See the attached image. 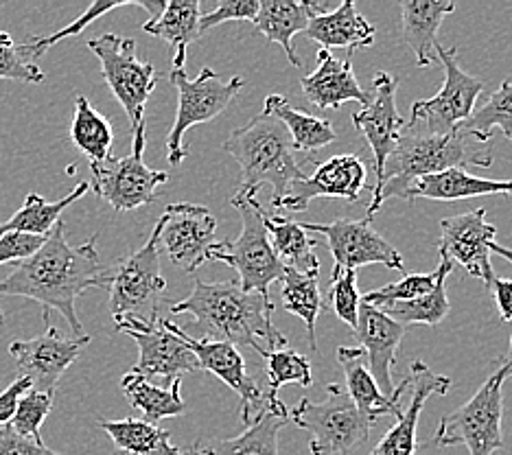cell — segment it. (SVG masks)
<instances>
[{
    "mask_svg": "<svg viewBox=\"0 0 512 455\" xmlns=\"http://www.w3.org/2000/svg\"><path fill=\"white\" fill-rule=\"evenodd\" d=\"M97 237L73 248L66 241L64 221L53 228L42 248L29 259L16 263L14 272L0 280V296L29 298L42 305V320L57 311L68 322L73 337L84 335L75 302L92 287H110V270L97 252Z\"/></svg>",
    "mask_w": 512,
    "mask_h": 455,
    "instance_id": "6da1fadb",
    "label": "cell"
},
{
    "mask_svg": "<svg viewBox=\"0 0 512 455\" xmlns=\"http://www.w3.org/2000/svg\"><path fill=\"white\" fill-rule=\"evenodd\" d=\"M169 309L171 315H191L202 340L250 346L261 357L287 348V337L272 322V300L243 291L237 280L206 283L195 278L191 296L171 302Z\"/></svg>",
    "mask_w": 512,
    "mask_h": 455,
    "instance_id": "7a4b0ae2",
    "label": "cell"
},
{
    "mask_svg": "<svg viewBox=\"0 0 512 455\" xmlns=\"http://www.w3.org/2000/svg\"><path fill=\"white\" fill-rule=\"evenodd\" d=\"M491 165V143H484V140L464 130L462 125L447 134H432L405 123L399 143L386 162L379 191L372 193L366 217H375L390 197L405 200L410 186L418 178H425V175L464 167L488 169Z\"/></svg>",
    "mask_w": 512,
    "mask_h": 455,
    "instance_id": "3957f363",
    "label": "cell"
},
{
    "mask_svg": "<svg viewBox=\"0 0 512 455\" xmlns=\"http://www.w3.org/2000/svg\"><path fill=\"white\" fill-rule=\"evenodd\" d=\"M224 151L241 167V184L232 200H254L261 186H270L274 206L289 193V186L305 178L292 138L283 123L267 112L256 114L232 132L224 143Z\"/></svg>",
    "mask_w": 512,
    "mask_h": 455,
    "instance_id": "277c9868",
    "label": "cell"
},
{
    "mask_svg": "<svg viewBox=\"0 0 512 455\" xmlns=\"http://www.w3.org/2000/svg\"><path fill=\"white\" fill-rule=\"evenodd\" d=\"M160 230L162 219L141 250L119 261L110 270V313L114 322L138 320L156 322L167 280L160 272Z\"/></svg>",
    "mask_w": 512,
    "mask_h": 455,
    "instance_id": "5b68a950",
    "label": "cell"
},
{
    "mask_svg": "<svg viewBox=\"0 0 512 455\" xmlns=\"http://www.w3.org/2000/svg\"><path fill=\"white\" fill-rule=\"evenodd\" d=\"M241 213L243 230L237 241L215 245L211 261L226 263L239 274L237 283L243 291H254L270 298V287L281 280L285 265L278 259L265 230V210L254 200H230Z\"/></svg>",
    "mask_w": 512,
    "mask_h": 455,
    "instance_id": "8992f818",
    "label": "cell"
},
{
    "mask_svg": "<svg viewBox=\"0 0 512 455\" xmlns=\"http://www.w3.org/2000/svg\"><path fill=\"white\" fill-rule=\"evenodd\" d=\"M292 420L311 436V455H353L372 431V425L359 414L351 396L337 383L327 385V399L320 403L302 399L294 407Z\"/></svg>",
    "mask_w": 512,
    "mask_h": 455,
    "instance_id": "52a82bcc",
    "label": "cell"
},
{
    "mask_svg": "<svg viewBox=\"0 0 512 455\" xmlns=\"http://www.w3.org/2000/svg\"><path fill=\"white\" fill-rule=\"evenodd\" d=\"M504 381L502 372L495 370L460 410L442 418L432 440L434 447L464 445L469 455H493L504 449Z\"/></svg>",
    "mask_w": 512,
    "mask_h": 455,
    "instance_id": "ba28073f",
    "label": "cell"
},
{
    "mask_svg": "<svg viewBox=\"0 0 512 455\" xmlns=\"http://www.w3.org/2000/svg\"><path fill=\"white\" fill-rule=\"evenodd\" d=\"M169 81L178 90V112L167 136V158L173 167L186 158L184 134L193 125L213 121L237 99L246 86L243 77L221 79L213 68L204 66L197 79L186 77L184 70H171Z\"/></svg>",
    "mask_w": 512,
    "mask_h": 455,
    "instance_id": "9c48e42d",
    "label": "cell"
},
{
    "mask_svg": "<svg viewBox=\"0 0 512 455\" xmlns=\"http://www.w3.org/2000/svg\"><path fill=\"white\" fill-rule=\"evenodd\" d=\"M88 49L101 62V73L112 95L123 105L132 132L145 125V105L156 90L158 75L149 62H141L136 55V40L106 33L88 40Z\"/></svg>",
    "mask_w": 512,
    "mask_h": 455,
    "instance_id": "30bf717a",
    "label": "cell"
},
{
    "mask_svg": "<svg viewBox=\"0 0 512 455\" xmlns=\"http://www.w3.org/2000/svg\"><path fill=\"white\" fill-rule=\"evenodd\" d=\"M132 134L130 156L90 165V189L119 213L149 206L158 197V186L169 180V173L154 171L145 165V125Z\"/></svg>",
    "mask_w": 512,
    "mask_h": 455,
    "instance_id": "8fae6325",
    "label": "cell"
},
{
    "mask_svg": "<svg viewBox=\"0 0 512 455\" xmlns=\"http://www.w3.org/2000/svg\"><path fill=\"white\" fill-rule=\"evenodd\" d=\"M436 60L445 68V84L438 95L427 101H414L407 125L432 134H447L469 119L475 110L477 97L482 95L484 84L480 79L464 73L458 64V49L436 46Z\"/></svg>",
    "mask_w": 512,
    "mask_h": 455,
    "instance_id": "7c38bea8",
    "label": "cell"
},
{
    "mask_svg": "<svg viewBox=\"0 0 512 455\" xmlns=\"http://www.w3.org/2000/svg\"><path fill=\"white\" fill-rule=\"evenodd\" d=\"M305 230L327 239L333 256V272H357L359 267L381 263L394 272H403L401 252L372 228V219H337L333 224H300Z\"/></svg>",
    "mask_w": 512,
    "mask_h": 455,
    "instance_id": "4fadbf2b",
    "label": "cell"
},
{
    "mask_svg": "<svg viewBox=\"0 0 512 455\" xmlns=\"http://www.w3.org/2000/svg\"><path fill=\"white\" fill-rule=\"evenodd\" d=\"M162 230L158 245L167 252L171 263L184 272L211 263L215 250L217 219L200 204H171L160 215Z\"/></svg>",
    "mask_w": 512,
    "mask_h": 455,
    "instance_id": "5bb4252c",
    "label": "cell"
},
{
    "mask_svg": "<svg viewBox=\"0 0 512 455\" xmlns=\"http://www.w3.org/2000/svg\"><path fill=\"white\" fill-rule=\"evenodd\" d=\"M116 331L130 335L138 344V350H141L138 364L132 370L138 377L147 381L162 379L171 385L173 381L189 375V372L200 370L191 348L169 329L165 320H123L116 324Z\"/></svg>",
    "mask_w": 512,
    "mask_h": 455,
    "instance_id": "9a60e30c",
    "label": "cell"
},
{
    "mask_svg": "<svg viewBox=\"0 0 512 455\" xmlns=\"http://www.w3.org/2000/svg\"><path fill=\"white\" fill-rule=\"evenodd\" d=\"M90 344L88 335L62 337L60 331L46 324V333L25 342H11L9 353L16 359L18 375L31 381L36 392L55 394L57 383L71 368L84 346Z\"/></svg>",
    "mask_w": 512,
    "mask_h": 455,
    "instance_id": "2e32d148",
    "label": "cell"
},
{
    "mask_svg": "<svg viewBox=\"0 0 512 455\" xmlns=\"http://www.w3.org/2000/svg\"><path fill=\"white\" fill-rule=\"evenodd\" d=\"M165 324L191 348L200 370L211 372V375H215L221 383H226L230 390H235L239 394L241 418L243 423L248 425L265 407L267 392H263L246 372V359H243L237 346L221 340H202V337H193L171 320H165Z\"/></svg>",
    "mask_w": 512,
    "mask_h": 455,
    "instance_id": "e0dca14e",
    "label": "cell"
},
{
    "mask_svg": "<svg viewBox=\"0 0 512 455\" xmlns=\"http://www.w3.org/2000/svg\"><path fill=\"white\" fill-rule=\"evenodd\" d=\"M495 237L497 228L486 221V208H475L440 221L438 252L447 254L451 261H458L471 276L491 289L495 278L491 245Z\"/></svg>",
    "mask_w": 512,
    "mask_h": 455,
    "instance_id": "ac0fdd59",
    "label": "cell"
},
{
    "mask_svg": "<svg viewBox=\"0 0 512 455\" xmlns=\"http://www.w3.org/2000/svg\"><path fill=\"white\" fill-rule=\"evenodd\" d=\"M397 88V77L379 70L375 79H372L375 97L370 99V103L362 112L353 114L355 130L362 132L368 147L372 149V158H375L377 184L372 193L379 191V186L383 182V171H386V162L392 156L394 147H397L405 127L403 116L397 110Z\"/></svg>",
    "mask_w": 512,
    "mask_h": 455,
    "instance_id": "d6986e66",
    "label": "cell"
},
{
    "mask_svg": "<svg viewBox=\"0 0 512 455\" xmlns=\"http://www.w3.org/2000/svg\"><path fill=\"white\" fill-rule=\"evenodd\" d=\"M366 162L353 156L342 154L333 156L316 167V173L309 178H300L289 186V193L281 202L274 204L276 210H289V213H302L318 197H335V200L357 202L366 189Z\"/></svg>",
    "mask_w": 512,
    "mask_h": 455,
    "instance_id": "ffe728a7",
    "label": "cell"
},
{
    "mask_svg": "<svg viewBox=\"0 0 512 455\" xmlns=\"http://www.w3.org/2000/svg\"><path fill=\"white\" fill-rule=\"evenodd\" d=\"M403 390L407 394V403L401 405V416L394 427L386 431L379 445L370 451V455H416L418 451V420L429 396H445L451 390V379L434 375L425 361H414L410 375L403 377Z\"/></svg>",
    "mask_w": 512,
    "mask_h": 455,
    "instance_id": "44dd1931",
    "label": "cell"
},
{
    "mask_svg": "<svg viewBox=\"0 0 512 455\" xmlns=\"http://www.w3.org/2000/svg\"><path fill=\"white\" fill-rule=\"evenodd\" d=\"M359 348L364 350L368 359L370 375L375 377L381 392L386 396H394L397 385L392 379V368L397 364V353L405 337V326L388 318L386 313L366 305H359V322L353 331Z\"/></svg>",
    "mask_w": 512,
    "mask_h": 455,
    "instance_id": "7402d4cb",
    "label": "cell"
},
{
    "mask_svg": "<svg viewBox=\"0 0 512 455\" xmlns=\"http://www.w3.org/2000/svg\"><path fill=\"white\" fill-rule=\"evenodd\" d=\"M316 60V70L300 79L302 95L311 105L320 110H337L348 101H357L366 108L372 97L359 86L353 70V55H348L346 60H337L331 51L320 49Z\"/></svg>",
    "mask_w": 512,
    "mask_h": 455,
    "instance_id": "603a6c76",
    "label": "cell"
},
{
    "mask_svg": "<svg viewBox=\"0 0 512 455\" xmlns=\"http://www.w3.org/2000/svg\"><path fill=\"white\" fill-rule=\"evenodd\" d=\"M335 359L344 370L346 394L351 396V401L355 403L359 414H362L372 427H375V423L381 416H394V418L401 416L403 385H397L394 396L383 394L375 377L370 375L368 359L362 348H348V346L337 348Z\"/></svg>",
    "mask_w": 512,
    "mask_h": 455,
    "instance_id": "cb8c5ba5",
    "label": "cell"
},
{
    "mask_svg": "<svg viewBox=\"0 0 512 455\" xmlns=\"http://www.w3.org/2000/svg\"><path fill=\"white\" fill-rule=\"evenodd\" d=\"M375 33V27L359 14L353 0H346L329 14L311 18L307 29L302 31L305 38L318 42L322 49L331 51L337 46V49H348V55L375 44Z\"/></svg>",
    "mask_w": 512,
    "mask_h": 455,
    "instance_id": "d4e9b609",
    "label": "cell"
},
{
    "mask_svg": "<svg viewBox=\"0 0 512 455\" xmlns=\"http://www.w3.org/2000/svg\"><path fill=\"white\" fill-rule=\"evenodd\" d=\"M484 195H512V180H486L464 169H449L418 178L407 191L405 200L410 204L414 200H421V197L436 202H458Z\"/></svg>",
    "mask_w": 512,
    "mask_h": 455,
    "instance_id": "484cf974",
    "label": "cell"
},
{
    "mask_svg": "<svg viewBox=\"0 0 512 455\" xmlns=\"http://www.w3.org/2000/svg\"><path fill=\"white\" fill-rule=\"evenodd\" d=\"M401 11L403 42L412 49L416 64L421 68H429L436 62L438 29L442 20L456 11V5L451 0H442V3H432V0H403Z\"/></svg>",
    "mask_w": 512,
    "mask_h": 455,
    "instance_id": "4316f807",
    "label": "cell"
},
{
    "mask_svg": "<svg viewBox=\"0 0 512 455\" xmlns=\"http://www.w3.org/2000/svg\"><path fill=\"white\" fill-rule=\"evenodd\" d=\"M200 20L202 5L197 0H169L158 20L145 22L143 31L169 42L173 49V70H184L186 49L202 35Z\"/></svg>",
    "mask_w": 512,
    "mask_h": 455,
    "instance_id": "83f0119b",
    "label": "cell"
},
{
    "mask_svg": "<svg viewBox=\"0 0 512 455\" xmlns=\"http://www.w3.org/2000/svg\"><path fill=\"white\" fill-rule=\"evenodd\" d=\"M254 25L267 42L283 46L289 64L298 70H305V62L300 60L294 46V35L302 33L309 25V14L302 3L296 0H259V14Z\"/></svg>",
    "mask_w": 512,
    "mask_h": 455,
    "instance_id": "f1b7e54d",
    "label": "cell"
},
{
    "mask_svg": "<svg viewBox=\"0 0 512 455\" xmlns=\"http://www.w3.org/2000/svg\"><path fill=\"white\" fill-rule=\"evenodd\" d=\"M90 191L88 182L77 184L75 189L68 193V197L60 202H46L40 193H29L25 204L20 206L7 221L0 224V237L9 235V232H20V235H33V237H49L53 228L62 221L64 210L81 200Z\"/></svg>",
    "mask_w": 512,
    "mask_h": 455,
    "instance_id": "f546056e",
    "label": "cell"
},
{
    "mask_svg": "<svg viewBox=\"0 0 512 455\" xmlns=\"http://www.w3.org/2000/svg\"><path fill=\"white\" fill-rule=\"evenodd\" d=\"M263 112L272 114L276 121L283 123L289 138H292L294 149L302 151V154H313V151L329 147L337 140V132L333 130L331 121L296 110L294 105H289V101L281 95L267 97Z\"/></svg>",
    "mask_w": 512,
    "mask_h": 455,
    "instance_id": "4dcf8cb0",
    "label": "cell"
},
{
    "mask_svg": "<svg viewBox=\"0 0 512 455\" xmlns=\"http://www.w3.org/2000/svg\"><path fill=\"white\" fill-rule=\"evenodd\" d=\"M265 230L283 265L294 267L300 274H320V261L316 256L318 241L309 239L307 230L298 221L265 213Z\"/></svg>",
    "mask_w": 512,
    "mask_h": 455,
    "instance_id": "1f68e13d",
    "label": "cell"
},
{
    "mask_svg": "<svg viewBox=\"0 0 512 455\" xmlns=\"http://www.w3.org/2000/svg\"><path fill=\"white\" fill-rule=\"evenodd\" d=\"M289 423V414H278L270 407L256 414L237 438L215 440L204 455H281L278 453V434Z\"/></svg>",
    "mask_w": 512,
    "mask_h": 455,
    "instance_id": "d6a6232c",
    "label": "cell"
},
{
    "mask_svg": "<svg viewBox=\"0 0 512 455\" xmlns=\"http://www.w3.org/2000/svg\"><path fill=\"white\" fill-rule=\"evenodd\" d=\"M121 390L134 410L143 414L145 423L158 425L162 418L182 416L186 412V403L182 399V379L173 381L169 388H158V385L134 375V372H127L121 379Z\"/></svg>",
    "mask_w": 512,
    "mask_h": 455,
    "instance_id": "836d02e7",
    "label": "cell"
},
{
    "mask_svg": "<svg viewBox=\"0 0 512 455\" xmlns=\"http://www.w3.org/2000/svg\"><path fill=\"white\" fill-rule=\"evenodd\" d=\"M99 427L110 436L114 447L127 455H184V449L171 442L167 429L145 423L143 418L101 420Z\"/></svg>",
    "mask_w": 512,
    "mask_h": 455,
    "instance_id": "e575fe53",
    "label": "cell"
},
{
    "mask_svg": "<svg viewBox=\"0 0 512 455\" xmlns=\"http://www.w3.org/2000/svg\"><path fill=\"white\" fill-rule=\"evenodd\" d=\"M71 143L86 158H90V165H101V162L112 158V123L101 112L92 108V103L84 95H77L75 99Z\"/></svg>",
    "mask_w": 512,
    "mask_h": 455,
    "instance_id": "d590c367",
    "label": "cell"
},
{
    "mask_svg": "<svg viewBox=\"0 0 512 455\" xmlns=\"http://www.w3.org/2000/svg\"><path fill=\"white\" fill-rule=\"evenodd\" d=\"M165 5H167L165 0H116V3H103V0H97V3H92L75 22H71V25L60 29L53 35H38V38H33V40L22 44V51H25L27 60H33V57H42L57 42H62L66 38H73V35H79L95 20L110 14V11H114V9H123V7L143 9L149 14L147 22H154V20H158L162 11H165Z\"/></svg>",
    "mask_w": 512,
    "mask_h": 455,
    "instance_id": "8d00e7d4",
    "label": "cell"
},
{
    "mask_svg": "<svg viewBox=\"0 0 512 455\" xmlns=\"http://www.w3.org/2000/svg\"><path fill=\"white\" fill-rule=\"evenodd\" d=\"M318 276L320 274H300L294 270V267H287V265L281 276L283 307L305 322L311 350H318L316 322L320 318V309H322Z\"/></svg>",
    "mask_w": 512,
    "mask_h": 455,
    "instance_id": "74e56055",
    "label": "cell"
},
{
    "mask_svg": "<svg viewBox=\"0 0 512 455\" xmlns=\"http://www.w3.org/2000/svg\"><path fill=\"white\" fill-rule=\"evenodd\" d=\"M265 361V375L267 381H270V390H267V407L278 414H289L285 403L278 399V390L283 385L296 383V385H309L313 383V372H311V361L298 353V350L292 348H281V350H272L263 357Z\"/></svg>",
    "mask_w": 512,
    "mask_h": 455,
    "instance_id": "f35d334b",
    "label": "cell"
},
{
    "mask_svg": "<svg viewBox=\"0 0 512 455\" xmlns=\"http://www.w3.org/2000/svg\"><path fill=\"white\" fill-rule=\"evenodd\" d=\"M451 272H453V261L447 254L440 252V263L434 272L410 274L397 280V283H388L375 291H368V294L362 296V302H366V305L375 309H381V307L394 305V302H410L416 298H423L427 294H432L438 285V280L449 278Z\"/></svg>",
    "mask_w": 512,
    "mask_h": 455,
    "instance_id": "ab89813d",
    "label": "cell"
},
{
    "mask_svg": "<svg viewBox=\"0 0 512 455\" xmlns=\"http://www.w3.org/2000/svg\"><path fill=\"white\" fill-rule=\"evenodd\" d=\"M462 127L484 143L491 140L493 130H502V134L512 143V81H504L491 97L475 108Z\"/></svg>",
    "mask_w": 512,
    "mask_h": 455,
    "instance_id": "60d3db41",
    "label": "cell"
},
{
    "mask_svg": "<svg viewBox=\"0 0 512 455\" xmlns=\"http://www.w3.org/2000/svg\"><path fill=\"white\" fill-rule=\"evenodd\" d=\"M449 298H447V278H440L436 289L432 294L423 298H416L410 302H394V305L381 307L383 311L399 322L401 326H412V324H425V326H436L449 315Z\"/></svg>",
    "mask_w": 512,
    "mask_h": 455,
    "instance_id": "b9f144b4",
    "label": "cell"
},
{
    "mask_svg": "<svg viewBox=\"0 0 512 455\" xmlns=\"http://www.w3.org/2000/svg\"><path fill=\"white\" fill-rule=\"evenodd\" d=\"M53 401L55 394H46V392H36L29 390L22 399L18 401V407L14 412V418H11V429L16 431L22 438H31L36 442H44L40 427L44 425L46 416L53 410Z\"/></svg>",
    "mask_w": 512,
    "mask_h": 455,
    "instance_id": "7bdbcfd3",
    "label": "cell"
},
{
    "mask_svg": "<svg viewBox=\"0 0 512 455\" xmlns=\"http://www.w3.org/2000/svg\"><path fill=\"white\" fill-rule=\"evenodd\" d=\"M329 305L333 307L337 318L351 326L353 331L357 329L359 305H362V294L357 289V272L346 270L331 274Z\"/></svg>",
    "mask_w": 512,
    "mask_h": 455,
    "instance_id": "ee69618b",
    "label": "cell"
},
{
    "mask_svg": "<svg viewBox=\"0 0 512 455\" xmlns=\"http://www.w3.org/2000/svg\"><path fill=\"white\" fill-rule=\"evenodd\" d=\"M0 79H14L22 84H42L46 79L42 70L27 60L22 44L11 40L7 31H0Z\"/></svg>",
    "mask_w": 512,
    "mask_h": 455,
    "instance_id": "f6af8a7d",
    "label": "cell"
},
{
    "mask_svg": "<svg viewBox=\"0 0 512 455\" xmlns=\"http://www.w3.org/2000/svg\"><path fill=\"white\" fill-rule=\"evenodd\" d=\"M256 14H259V0H221L217 9L202 16L200 29L204 33L208 29L224 25V22H254Z\"/></svg>",
    "mask_w": 512,
    "mask_h": 455,
    "instance_id": "bcb514c9",
    "label": "cell"
},
{
    "mask_svg": "<svg viewBox=\"0 0 512 455\" xmlns=\"http://www.w3.org/2000/svg\"><path fill=\"white\" fill-rule=\"evenodd\" d=\"M44 237L33 235H20V232H9V235L0 237V265L5 263H20L36 254L42 245Z\"/></svg>",
    "mask_w": 512,
    "mask_h": 455,
    "instance_id": "7dc6e473",
    "label": "cell"
},
{
    "mask_svg": "<svg viewBox=\"0 0 512 455\" xmlns=\"http://www.w3.org/2000/svg\"><path fill=\"white\" fill-rule=\"evenodd\" d=\"M0 455H60L51 451L44 442L18 436L11 425L0 427Z\"/></svg>",
    "mask_w": 512,
    "mask_h": 455,
    "instance_id": "c3c4849f",
    "label": "cell"
},
{
    "mask_svg": "<svg viewBox=\"0 0 512 455\" xmlns=\"http://www.w3.org/2000/svg\"><path fill=\"white\" fill-rule=\"evenodd\" d=\"M29 390H33L31 381L25 379V377H18L14 383L7 385V390L0 392V427L11 423V418H14V412L18 407V401Z\"/></svg>",
    "mask_w": 512,
    "mask_h": 455,
    "instance_id": "681fc988",
    "label": "cell"
},
{
    "mask_svg": "<svg viewBox=\"0 0 512 455\" xmlns=\"http://www.w3.org/2000/svg\"><path fill=\"white\" fill-rule=\"evenodd\" d=\"M491 289H493L495 305L499 309V315H502V320L512 322V280L495 276Z\"/></svg>",
    "mask_w": 512,
    "mask_h": 455,
    "instance_id": "f907efd6",
    "label": "cell"
},
{
    "mask_svg": "<svg viewBox=\"0 0 512 455\" xmlns=\"http://www.w3.org/2000/svg\"><path fill=\"white\" fill-rule=\"evenodd\" d=\"M497 370L502 372L504 379L512 377V337H510V357H508V359H504L502 364H499V368H497Z\"/></svg>",
    "mask_w": 512,
    "mask_h": 455,
    "instance_id": "816d5d0a",
    "label": "cell"
},
{
    "mask_svg": "<svg viewBox=\"0 0 512 455\" xmlns=\"http://www.w3.org/2000/svg\"><path fill=\"white\" fill-rule=\"evenodd\" d=\"M491 254H499V256H502V259H506V261L512 265V250L504 248V245L493 243V245H491Z\"/></svg>",
    "mask_w": 512,
    "mask_h": 455,
    "instance_id": "f5cc1de1",
    "label": "cell"
},
{
    "mask_svg": "<svg viewBox=\"0 0 512 455\" xmlns=\"http://www.w3.org/2000/svg\"><path fill=\"white\" fill-rule=\"evenodd\" d=\"M184 455H204V451H202L200 447H197V445H193L191 449L184 451Z\"/></svg>",
    "mask_w": 512,
    "mask_h": 455,
    "instance_id": "db71d44e",
    "label": "cell"
},
{
    "mask_svg": "<svg viewBox=\"0 0 512 455\" xmlns=\"http://www.w3.org/2000/svg\"><path fill=\"white\" fill-rule=\"evenodd\" d=\"M5 322V315H3V311H0V324H3Z\"/></svg>",
    "mask_w": 512,
    "mask_h": 455,
    "instance_id": "11a10c76",
    "label": "cell"
}]
</instances>
